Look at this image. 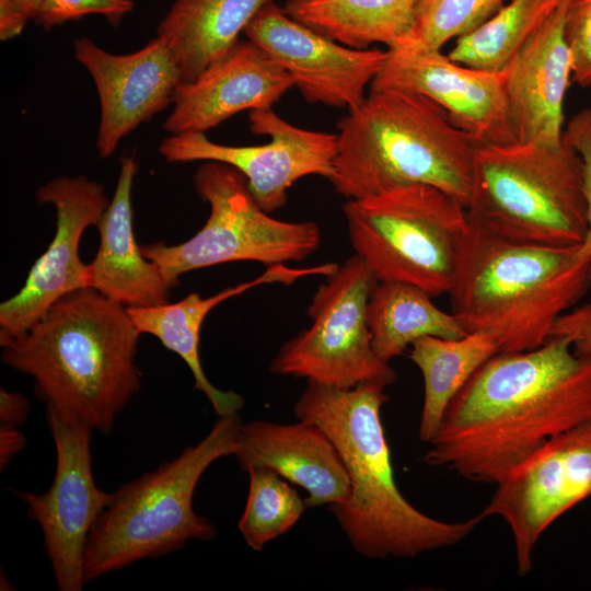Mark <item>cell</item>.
Wrapping results in <instances>:
<instances>
[{"label":"cell","instance_id":"1","mask_svg":"<svg viewBox=\"0 0 591 591\" xmlns=\"http://www.w3.org/2000/svg\"><path fill=\"white\" fill-rule=\"evenodd\" d=\"M591 418V354L567 335L497 352L447 407L426 464L497 485L551 438Z\"/></svg>","mask_w":591,"mask_h":591},{"label":"cell","instance_id":"2","mask_svg":"<svg viewBox=\"0 0 591 591\" xmlns=\"http://www.w3.org/2000/svg\"><path fill=\"white\" fill-rule=\"evenodd\" d=\"M386 385L336 387L309 381L294 403L297 419L316 424L333 441L350 479V496L329 506L352 548L368 559L416 557L466 538L477 514L445 522L425 514L399 491L381 419Z\"/></svg>","mask_w":591,"mask_h":591},{"label":"cell","instance_id":"3","mask_svg":"<svg viewBox=\"0 0 591 591\" xmlns=\"http://www.w3.org/2000/svg\"><path fill=\"white\" fill-rule=\"evenodd\" d=\"M139 336L126 306L83 288L56 301L23 334L0 343L1 359L33 378L46 408L108 436L141 386Z\"/></svg>","mask_w":591,"mask_h":591},{"label":"cell","instance_id":"4","mask_svg":"<svg viewBox=\"0 0 591 591\" xmlns=\"http://www.w3.org/2000/svg\"><path fill=\"white\" fill-rule=\"evenodd\" d=\"M329 182L347 199L426 184L467 208L478 142L430 99L409 91L370 90L337 123Z\"/></svg>","mask_w":591,"mask_h":591},{"label":"cell","instance_id":"5","mask_svg":"<svg viewBox=\"0 0 591 591\" xmlns=\"http://www.w3.org/2000/svg\"><path fill=\"white\" fill-rule=\"evenodd\" d=\"M579 247L520 244L471 223L449 291L463 329L491 335L499 352L540 347L591 285V257Z\"/></svg>","mask_w":591,"mask_h":591},{"label":"cell","instance_id":"6","mask_svg":"<svg viewBox=\"0 0 591 591\" xmlns=\"http://www.w3.org/2000/svg\"><path fill=\"white\" fill-rule=\"evenodd\" d=\"M470 222L506 241L581 245L588 229L580 154L558 143H478L466 208Z\"/></svg>","mask_w":591,"mask_h":591},{"label":"cell","instance_id":"7","mask_svg":"<svg viewBox=\"0 0 591 591\" xmlns=\"http://www.w3.org/2000/svg\"><path fill=\"white\" fill-rule=\"evenodd\" d=\"M242 420L219 417L209 433L175 459L109 493L85 546V583L143 558L182 549L190 540H212L213 524L193 508L205 471L234 455Z\"/></svg>","mask_w":591,"mask_h":591},{"label":"cell","instance_id":"8","mask_svg":"<svg viewBox=\"0 0 591 591\" xmlns=\"http://www.w3.org/2000/svg\"><path fill=\"white\" fill-rule=\"evenodd\" d=\"M355 254L378 281L449 293L471 231L466 208L431 185L413 184L343 206Z\"/></svg>","mask_w":591,"mask_h":591},{"label":"cell","instance_id":"9","mask_svg":"<svg viewBox=\"0 0 591 591\" xmlns=\"http://www.w3.org/2000/svg\"><path fill=\"white\" fill-rule=\"evenodd\" d=\"M200 198L210 206L204 227L189 240L166 245H140L174 287L187 271L230 262H258L270 266L301 262L320 246L322 234L314 221L290 222L263 210L242 173L225 163L205 161L194 175Z\"/></svg>","mask_w":591,"mask_h":591},{"label":"cell","instance_id":"10","mask_svg":"<svg viewBox=\"0 0 591 591\" xmlns=\"http://www.w3.org/2000/svg\"><path fill=\"white\" fill-rule=\"evenodd\" d=\"M376 282L358 255L346 259L314 292L306 311L311 326L279 348L269 371L336 387L395 383L396 371L373 349L367 320Z\"/></svg>","mask_w":591,"mask_h":591},{"label":"cell","instance_id":"11","mask_svg":"<svg viewBox=\"0 0 591 591\" xmlns=\"http://www.w3.org/2000/svg\"><path fill=\"white\" fill-rule=\"evenodd\" d=\"M591 496V418L546 441L498 484L479 515L510 528L517 572L525 577L543 532Z\"/></svg>","mask_w":591,"mask_h":591},{"label":"cell","instance_id":"12","mask_svg":"<svg viewBox=\"0 0 591 591\" xmlns=\"http://www.w3.org/2000/svg\"><path fill=\"white\" fill-rule=\"evenodd\" d=\"M250 129L270 141L259 146H225L202 132H184L165 138L160 154L171 163L216 161L231 165L244 175L258 206L270 213L287 202V192L298 179L334 174L337 135L297 127L271 108L248 114Z\"/></svg>","mask_w":591,"mask_h":591},{"label":"cell","instance_id":"13","mask_svg":"<svg viewBox=\"0 0 591 591\" xmlns=\"http://www.w3.org/2000/svg\"><path fill=\"white\" fill-rule=\"evenodd\" d=\"M46 419L57 453L51 486L44 494H14L26 503L28 518L40 526L58 590L81 591L85 584L86 541L109 493L94 480L90 447L93 429L63 419L49 408Z\"/></svg>","mask_w":591,"mask_h":591},{"label":"cell","instance_id":"14","mask_svg":"<svg viewBox=\"0 0 591 591\" xmlns=\"http://www.w3.org/2000/svg\"><path fill=\"white\" fill-rule=\"evenodd\" d=\"M38 204L56 210V232L36 259L22 289L0 305V343L26 332L56 301L90 288L89 265L79 256L84 230L96 225L109 205L104 186L85 176L56 177L36 192Z\"/></svg>","mask_w":591,"mask_h":591},{"label":"cell","instance_id":"15","mask_svg":"<svg viewBox=\"0 0 591 591\" xmlns=\"http://www.w3.org/2000/svg\"><path fill=\"white\" fill-rule=\"evenodd\" d=\"M369 88L409 91L430 99L478 143L517 141L505 72L463 66L441 50L413 40L386 50L384 62Z\"/></svg>","mask_w":591,"mask_h":591},{"label":"cell","instance_id":"16","mask_svg":"<svg viewBox=\"0 0 591 591\" xmlns=\"http://www.w3.org/2000/svg\"><path fill=\"white\" fill-rule=\"evenodd\" d=\"M243 33L291 76L305 101L348 111L366 99V88L386 56V50L334 42L290 18L275 1Z\"/></svg>","mask_w":591,"mask_h":591},{"label":"cell","instance_id":"17","mask_svg":"<svg viewBox=\"0 0 591 591\" xmlns=\"http://www.w3.org/2000/svg\"><path fill=\"white\" fill-rule=\"evenodd\" d=\"M73 51L97 90L96 148L101 158L111 157L124 137L172 103L182 82L175 56L158 35L126 55L108 53L88 37L76 38Z\"/></svg>","mask_w":591,"mask_h":591},{"label":"cell","instance_id":"18","mask_svg":"<svg viewBox=\"0 0 591 591\" xmlns=\"http://www.w3.org/2000/svg\"><path fill=\"white\" fill-rule=\"evenodd\" d=\"M293 85L291 76L260 47L239 39L196 79L176 86L163 129L171 135L205 134L239 112L271 108Z\"/></svg>","mask_w":591,"mask_h":591},{"label":"cell","instance_id":"19","mask_svg":"<svg viewBox=\"0 0 591 591\" xmlns=\"http://www.w3.org/2000/svg\"><path fill=\"white\" fill-rule=\"evenodd\" d=\"M568 5L563 2L548 16L505 71L517 141L563 140L564 100L572 81V58L564 35Z\"/></svg>","mask_w":591,"mask_h":591},{"label":"cell","instance_id":"20","mask_svg":"<svg viewBox=\"0 0 591 591\" xmlns=\"http://www.w3.org/2000/svg\"><path fill=\"white\" fill-rule=\"evenodd\" d=\"M242 471L265 466L306 491V508L348 500L350 479L329 437L314 422L242 424L234 453Z\"/></svg>","mask_w":591,"mask_h":591},{"label":"cell","instance_id":"21","mask_svg":"<svg viewBox=\"0 0 591 591\" xmlns=\"http://www.w3.org/2000/svg\"><path fill=\"white\" fill-rule=\"evenodd\" d=\"M337 267L335 263L306 268H290L283 264H275L268 266L255 279L231 286L208 298H202L198 292H192L175 303L130 306L126 308V311L140 334L153 335L166 349L185 361L194 376V389L204 393L216 415L218 417L231 416L239 414L243 408L244 397L236 392L216 387L208 380L200 362L199 333L208 313L221 302L260 285L280 282L289 286L304 276L327 277Z\"/></svg>","mask_w":591,"mask_h":591},{"label":"cell","instance_id":"22","mask_svg":"<svg viewBox=\"0 0 591 591\" xmlns=\"http://www.w3.org/2000/svg\"><path fill=\"white\" fill-rule=\"evenodd\" d=\"M137 171L135 153L123 155L114 196L96 223L99 250L88 264L90 288L126 308L164 304L175 288L135 239L131 189Z\"/></svg>","mask_w":591,"mask_h":591},{"label":"cell","instance_id":"23","mask_svg":"<svg viewBox=\"0 0 591 591\" xmlns=\"http://www.w3.org/2000/svg\"><path fill=\"white\" fill-rule=\"evenodd\" d=\"M270 1L274 0H175L161 20L157 35L175 56L182 82L193 81L223 56Z\"/></svg>","mask_w":591,"mask_h":591},{"label":"cell","instance_id":"24","mask_svg":"<svg viewBox=\"0 0 591 591\" xmlns=\"http://www.w3.org/2000/svg\"><path fill=\"white\" fill-rule=\"evenodd\" d=\"M418 0H288L283 11L297 22L350 48H390L413 42Z\"/></svg>","mask_w":591,"mask_h":591},{"label":"cell","instance_id":"25","mask_svg":"<svg viewBox=\"0 0 591 591\" xmlns=\"http://www.w3.org/2000/svg\"><path fill=\"white\" fill-rule=\"evenodd\" d=\"M422 289L404 282L378 281L370 294L367 320L376 356L390 362L422 336L448 339L467 333L452 313L440 310Z\"/></svg>","mask_w":591,"mask_h":591},{"label":"cell","instance_id":"26","mask_svg":"<svg viewBox=\"0 0 591 591\" xmlns=\"http://www.w3.org/2000/svg\"><path fill=\"white\" fill-rule=\"evenodd\" d=\"M497 352V340L485 333H470L457 339L422 336L410 345L408 357L424 379L418 429L421 441H431L450 402L475 371Z\"/></svg>","mask_w":591,"mask_h":591},{"label":"cell","instance_id":"27","mask_svg":"<svg viewBox=\"0 0 591 591\" xmlns=\"http://www.w3.org/2000/svg\"><path fill=\"white\" fill-rule=\"evenodd\" d=\"M561 3V0H511L483 24L457 37L448 57L474 69L505 72Z\"/></svg>","mask_w":591,"mask_h":591},{"label":"cell","instance_id":"28","mask_svg":"<svg viewBox=\"0 0 591 591\" xmlns=\"http://www.w3.org/2000/svg\"><path fill=\"white\" fill-rule=\"evenodd\" d=\"M246 473L248 494L237 528L248 547L259 552L292 529L306 505L292 484L275 471L252 466Z\"/></svg>","mask_w":591,"mask_h":591},{"label":"cell","instance_id":"29","mask_svg":"<svg viewBox=\"0 0 591 591\" xmlns=\"http://www.w3.org/2000/svg\"><path fill=\"white\" fill-rule=\"evenodd\" d=\"M503 0H418L413 39L430 49L441 47L493 16Z\"/></svg>","mask_w":591,"mask_h":591},{"label":"cell","instance_id":"30","mask_svg":"<svg viewBox=\"0 0 591 591\" xmlns=\"http://www.w3.org/2000/svg\"><path fill=\"white\" fill-rule=\"evenodd\" d=\"M134 7L132 0H46L34 21L48 31L71 20L99 14L117 27Z\"/></svg>","mask_w":591,"mask_h":591},{"label":"cell","instance_id":"31","mask_svg":"<svg viewBox=\"0 0 591 591\" xmlns=\"http://www.w3.org/2000/svg\"><path fill=\"white\" fill-rule=\"evenodd\" d=\"M564 35L572 58V82L591 84V0L568 5Z\"/></svg>","mask_w":591,"mask_h":591},{"label":"cell","instance_id":"32","mask_svg":"<svg viewBox=\"0 0 591 591\" xmlns=\"http://www.w3.org/2000/svg\"><path fill=\"white\" fill-rule=\"evenodd\" d=\"M564 138L580 154L583 163V192L587 204L588 229L579 254L591 257V108H583L571 117Z\"/></svg>","mask_w":591,"mask_h":591},{"label":"cell","instance_id":"33","mask_svg":"<svg viewBox=\"0 0 591 591\" xmlns=\"http://www.w3.org/2000/svg\"><path fill=\"white\" fill-rule=\"evenodd\" d=\"M46 0H0V39L19 36L31 19H35Z\"/></svg>","mask_w":591,"mask_h":591},{"label":"cell","instance_id":"34","mask_svg":"<svg viewBox=\"0 0 591 591\" xmlns=\"http://www.w3.org/2000/svg\"><path fill=\"white\" fill-rule=\"evenodd\" d=\"M567 335L573 348L581 354H591V303L563 314L555 323L552 335Z\"/></svg>","mask_w":591,"mask_h":591},{"label":"cell","instance_id":"35","mask_svg":"<svg viewBox=\"0 0 591 591\" xmlns=\"http://www.w3.org/2000/svg\"><path fill=\"white\" fill-rule=\"evenodd\" d=\"M31 410L30 401L22 394L0 390V426H22Z\"/></svg>","mask_w":591,"mask_h":591},{"label":"cell","instance_id":"36","mask_svg":"<svg viewBox=\"0 0 591 591\" xmlns=\"http://www.w3.org/2000/svg\"><path fill=\"white\" fill-rule=\"evenodd\" d=\"M26 438L16 427L0 426V468L3 471L12 459L24 449Z\"/></svg>","mask_w":591,"mask_h":591},{"label":"cell","instance_id":"37","mask_svg":"<svg viewBox=\"0 0 591 591\" xmlns=\"http://www.w3.org/2000/svg\"><path fill=\"white\" fill-rule=\"evenodd\" d=\"M561 1H563V2H567V3L570 4V3L575 2V1H578V0H561Z\"/></svg>","mask_w":591,"mask_h":591}]
</instances>
